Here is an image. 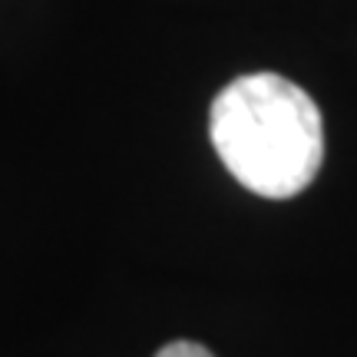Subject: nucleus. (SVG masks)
<instances>
[{"label":"nucleus","mask_w":357,"mask_h":357,"mask_svg":"<svg viewBox=\"0 0 357 357\" xmlns=\"http://www.w3.org/2000/svg\"><path fill=\"white\" fill-rule=\"evenodd\" d=\"M208 136L225 169L265 199L305 192L324 159L318 106L278 73L231 79L212 102Z\"/></svg>","instance_id":"1"},{"label":"nucleus","mask_w":357,"mask_h":357,"mask_svg":"<svg viewBox=\"0 0 357 357\" xmlns=\"http://www.w3.org/2000/svg\"><path fill=\"white\" fill-rule=\"evenodd\" d=\"M155 357H212V351H205L202 344H192V341H172Z\"/></svg>","instance_id":"2"}]
</instances>
